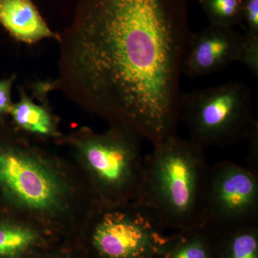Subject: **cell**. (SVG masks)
Instances as JSON below:
<instances>
[{
	"label": "cell",
	"instance_id": "cell-15",
	"mask_svg": "<svg viewBox=\"0 0 258 258\" xmlns=\"http://www.w3.org/2000/svg\"><path fill=\"white\" fill-rule=\"evenodd\" d=\"M240 62L243 63L254 77L258 76V37L244 34V42Z\"/></svg>",
	"mask_w": 258,
	"mask_h": 258
},
{
	"label": "cell",
	"instance_id": "cell-19",
	"mask_svg": "<svg viewBox=\"0 0 258 258\" xmlns=\"http://www.w3.org/2000/svg\"><path fill=\"white\" fill-rule=\"evenodd\" d=\"M157 258H166V256H164V257H159V256H158V257Z\"/></svg>",
	"mask_w": 258,
	"mask_h": 258
},
{
	"label": "cell",
	"instance_id": "cell-13",
	"mask_svg": "<svg viewBox=\"0 0 258 258\" xmlns=\"http://www.w3.org/2000/svg\"><path fill=\"white\" fill-rule=\"evenodd\" d=\"M209 229L200 225L190 229L188 238L181 239L166 258H212V249L207 235Z\"/></svg>",
	"mask_w": 258,
	"mask_h": 258
},
{
	"label": "cell",
	"instance_id": "cell-5",
	"mask_svg": "<svg viewBox=\"0 0 258 258\" xmlns=\"http://www.w3.org/2000/svg\"><path fill=\"white\" fill-rule=\"evenodd\" d=\"M257 220V174L229 160L210 166L202 225L228 234Z\"/></svg>",
	"mask_w": 258,
	"mask_h": 258
},
{
	"label": "cell",
	"instance_id": "cell-4",
	"mask_svg": "<svg viewBox=\"0 0 258 258\" xmlns=\"http://www.w3.org/2000/svg\"><path fill=\"white\" fill-rule=\"evenodd\" d=\"M142 138L133 129L113 124L106 133L76 141L105 198L116 205L139 202L143 186Z\"/></svg>",
	"mask_w": 258,
	"mask_h": 258
},
{
	"label": "cell",
	"instance_id": "cell-17",
	"mask_svg": "<svg viewBox=\"0 0 258 258\" xmlns=\"http://www.w3.org/2000/svg\"><path fill=\"white\" fill-rule=\"evenodd\" d=\"M15 81V76L0 81V114L9 112L13 106L11 101L12 88Z\"/></svg>",
	"mask_w": 258,
	"mask_h": 258
},
{
	"label": "cell",
	"instance_id": "cell-3",
	"mask_svg": "<svg viewBox=\"0 0 258 258\" xmlns=\"http://www.w3.org/2000/svg\"><path fill=\"white\" fill-rule=\"evenodd\" d=\"M180 120L204 151L248 140L258 131L250 89L238 81L181 93Z\"/></svg>",
	"mask_w": 258,
	"mask_h": 258
},
{
	"label": "cell",
	"instance_id": "cell-8",
	"mask_svg": "<svg viewBox=\"0 0 258 258\" xmlns=\"http://www.w3.org/2000/svg\"><path fill=\"white\" fill-rule=\"evenodd\" d=\"M243 42L244 35L227 27L210 24L200 31L190 32L182 75L203 77L240 62Z\"/></svg>",
	"mask_w": 258,
	"mask_h": 258
},
{
	"label": "cell",
	"instance_id": "cell-11",
	"mask_svg": "<svg viewBox=\"0 0 258 258\" xmlns=\"http://www.w3.org/2000/svg\"><path fill=\"white\" fill-rule=\"evenodd\" d=\"M210 25L234 28L243 25L244 0H200Z\"/></svg>",
	"mask_w": 258,
	"mask_h": 258
},
{
	"label": "cell",
	"instance_id": "cell-7",
	"mask_svg": "<svg viewBox=\"0 0 258 258\" xmlns=\"http://www.w3.org/2000/svg\"><path fill=\"white\" fill-rule=\"evenodd\" d=\"M28 153L0 147V184L18 203L40 211L55 208L62 186L53 171Z\"/></svg>",
	"mask_w": 258,
	"mask_h": 258
},
{
	"label": "cell",
	"instance_id": "cell-14",
	"mask_svg": "<svg viewBox=\"0 0 258 258\" xmlns=\"http://www.w3.org/2000/svg\"><path fill=\"white\" fill-rule=\"evenodd\" d=\"M226 244L227 258H258L257 225L234 231Z\"/></svg>",
	"mask_w": 258,
	"mask_h": 258
},
{
	"label": "cell",
	"instance_id": "cell-6",
	"mask_svg": "<svg viewBox=\"0 0 258 258\" xmlns=\"http://www.w3.org/2000/svg\"><path fill=\"white\" fill-rule=\"evenodd\" d=\"M98 217L92 240L103 258H153L165 252L164 228L139 202L114 205Z\"/></svg>",
	"mask_w": 258,
	"mask_h": 258
},
{
	"label": "cell",
	"instance_id": "cell-9",
	"mask_svg": "<svg viewBox=\"0 0 258 258\" xmlns=\"http://www.w3.org/2000/svg\"><path fill=\"white\" fill-rule=\"evenodd\" d=\"M0 25L13 38L32 45L46 39L60 42L37 9L33 0H0Z\"/></svg>",
	"mask_w": 258,
	"mask_h": 258
},
{
	"label": "cell",
	"instance_id": "cell-16",
	"mask_svg": "<svg viewBox=\"0 0 258 258\" xmlns=\"http://www.w3.org/2000/svg\"><path fill=\"white\" fill-rule=\"evenodd\" d=\"M244 33L258 37V0H244Z\"/></svg>",
	"mask_w": 258,
	"mask_h": 258
},
{
	"label": "cell",
	"instance_id": "cell-18",
	"mask_svg": "<svg viewBox=\"0 0 258 258\" xmlns=\"http://www.w3.org/2000/svg\"><path fill=\"white\" fill-rule=\"evenodd\" d=\"M248 154V169L258 175V131L254 132L249 139Z\"/></svg>",
	"mask_w": 258,
	"mask_h": 258
},
{
	"label": "cell",
	"instance_id": "cell-10",
	"mask_svg": "<svg viewBox=\"0 0 258 258\" xmlns=\"http://www.w3.org/2000/svg\"><path fill=\"white\" fill-rule=\"evenodd\" d=\"M10 113L19 128L25 132L41 137L56 134L55 120L49 108L36 103L24 88L20 90V99L13 103Z\"/></svg>",
	"mask_w": 258,
	"mask_h": 258
},
{
	"label": "cell",
	"instance_id": "cell-2",
	"mask_svg": "<svg viewBox=\"0 0 258 258\" xmlns=\"http://www.w3.org/2000/svg\"><path fill=\"white\" fill-rule=\"evenodd\" d=\"M205 151L178 134L153 144L144 157L139 203L166 228L189 230L202 225L210 165Z\"/></svg>",
	"mask_w": 258,
	"mask_h": 258
},
{
	"label": "cell",
	"instance_id": "cell-1",
	"mask_svg": "<svg viewBox=\"0 0 258 258\" xmlns=\"http://www.w3.org/2000/svg\"><path fill=\"white\" fill-rule=\"evenodd\" d=\"M187 0H79L51 83L155 144L177 134Z\"/></svg>",
	"mask_w": 258,
	"mask_h": 258
},
{
	"label": "cell",
	"instance_id": "cell-12",
	"mask_svg": "<svg viewBox=\"0 0 258 258\" xmlns=\"http://www.w3.org/2000/svg\"><path fill=\"white\" fill-rule=\"evenodd\" d=\"M36 240L34 231L25 227L0 225V257H14L28 249Z\"/></svg>",
	"mask_w": 258,
	"mask_h": 258
}]
</instances>
